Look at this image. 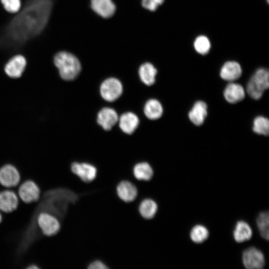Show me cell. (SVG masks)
I'll return each mask as SVG.
<instances>
[{
    "label": "cell",
    "mask_w": 269,
    "mask_h": 269,
    "mask_svg": "<svg viewBox=\"0 0 269 269\" xmlns=\"http://www.w3.org/2000/svg\"><path fill=\"white\" fill-rule=\"evenodd\" d=\"M258 228L261 236L269 240V216L268 212H263L259 214L257 219Z\"/></svg>",
    "instance_id": "obj_25"
},
{
    "label": "cell",
    "mask_w": 269,
    "mask_h": 269,
    "mask_svg": "<svg viewBox=\"0 0 269 269\" xmlns=\"http://www.w3.org/2000/svg\"><path fill=\"white\" fill-rule=\"evenodd\" d=\"M27 65L25 57L21 54L17 53L11 56L5 63L3 71L11 78L20 77L25 71Z\"/></svg>",
    "instance_id": "obj_5"
},
{
    "label": "cell",
    "mask_w": 269,
    "mask_h": 269,
    "mask_svg": "<svg viewBox=\"0 0 269 269\" xmlns=\"http://www.w3.org/2000/svg\"><path fill=\"white\" fill-rule=\"evenodd\" d=\"M138 74L141 81L147 86H151L155 82L157 70L149 62L142 64L138 70Z\"/></svg>",
    "instance_id": "obj_19"
},
{
    "label": "cell",
    "mask_w": 269,
    "mask_h": 269,
    "mask_svg": "<svg viewBox=\"0 0 269 269\" xmlns=\"http://www.w3.org/2000/svg\"><path fill=\"white\" fill-rule=\"evenodd\" d=\"M71 170L84 182L89 183L97 176V168L93 165L85 163L74 162L71 165Z\"/></svg>",
    "instance_id": "obj_9"
},
{
    "label": "cell",
    "mask_w": 269,
    "mask_h": 269,
    "mask_svg": "<svg viewBox=\"0 0 269 269\" xmlns=\"http://www.w3.org/2000/svg\"><path fill=\"white\" fill-rule=\"evenodd\" d=\"M91 7L95 12L104 18L111 17L116 10L112 0H91Z\"/></svg>",
    "instance_id": "obj_18"
},
{
    "label": "cell",
    "mask_w": 269,
    "mask_h": 269,
    "mask_svg": "<svg viewBox=\"0 0 269 269\" xmlns=\"http://www.w3.org/2000/svg\"><path fill=\"white\" fill-rule=\"evenodd\" d=\"M20 181L18 170L11 164H6L0 168V184L6 188L16 186Z\"/></svg>",
    "instance_id": "obj_10"
},
{
    "label": "cell",
    "mask_w": 269,
    "mask_h": 269,
    "mask_svg": "<svg viewBox=\"0 0 269 269\" xmlns=\"http://www.w3.org/2000/svg\"><path fill=\"white\" fill-rule=\"evenodd\" d=\"M269 87V71L265 68H261L256 70L250 79L247 86V92L251 98L258 100Z\"/></svg>",
    "instance_id": "obj_3"
},
{
    "label": "cell",
    "mask_w": 269,
    "mask_h": 269,
    "mask_svg": "<svg viewBox=\"0 0 269 269\" xmlns=\"http://www.w3.org/2000/svg\"><path fill=\"white\" fill-rule=\"evenodd\" d=\"M224 96L227 102L235 104L244 99L245 91L242 85L232 82L226 87Z\"/></svg>",
    "instance_id": "obj_15"
},
{
    "label": "cell",
    "mask_w": 269,
    "mask_h": 269,
    "mask_svg": "<svg viewBox=\"0 0 269 269\" xmlns=\"http://www.w3.org/2000/svg\"><path fill=\"white\" fill-rule=\"evenodd\" d=\"M267 2L269 3V0H266Z\"/></svg>",
    "instance_id": "obj_33"
},
{
    "label": "cell",
    "mask_w": 269,
    "mask_h": 269,
    "mask_svg": "<svg viewBox=\"0 0 269 269\" xmlns=\"http://www.w3.org/2000/svg\"><path fill=\"white\" fill-rule=\"evenodd\" d=\"M2 221V216L0 213V223Z\"/></svg>",
    "instance_id": "obj_32"
},
{
    "label": "cell",
    "mask_w": 269,
    "mask_h": 269,
    "mask_svg": "<svg viewBox=\"0 0 269 269\" xmlns=\"http://www.w3.org/2000/svg\"><path fill=\"white\" fill-rule=\"evenodd\" d=\"M118 120L117 112L111 108H104L98 114L97 123L105 131H110Z\"/></svg>",
    "instance_id": "obj_11"
},
{
    "label": "cell",
    "mask_w": 269,
    "mask_h": 269,
    "mask_svg": "<svg viewBox=\"0 0 269 269\" xmlns=\"http://www.w3.org/2000/svg\"><path fill=\"white\" fill-rule=\"evenodd\" d=\"M27 269H39V268L36 265H31L30 266H29Z\"/></svg>",
    "instance_id": "obj_31"
},
{
    "label": "cell",
    "mask_w": 269,
    "mask_h": 269,
    "mask_svg": "<svg viewBox=\"0 0 269 269\" xmlns=\"http://www.w3.org/2000/svg\"><path fill=\"white\" fill-rule=\"evenodd\" d=\"M144 113L146 117L152 120L160 118L163 113V108L160 103L157 100H148L144 107Z\"/></svg>",
    "instance_id": "obj_21"
},
{
    "label": "cell",
    "mask_w": 269,
    "mask_h": 269,
    "mask_svg": "<svg viewBox=\"0 0 269 269\" xmlns=\"http://www.w3.org/2000/svg\"><path fill=\"white\" fill-rule=\"evenodd\" d=\"M242 260L244 266L248 269H262L265 264L263 254L254 247H250L243 252Z\"/></svg>",
    "instance_id": "obj_7"
},
{
    "label": "cell",
    "mask_w": 269,
    "mask_h": 269,
    "mask_svg": "<svg viewBox=\"0 0 269 269\" xmlns=\"http://www.w3.org/2000/svg\"><path fill=\"white\" fill-rule=\"evenodd\" d=\"M37 224L43 235L52 236L60 229V224L58 219L48 213H41L37 217Z\"/></svg>",
    "instance_id": "obj_6"
},
{
    "label": "cell",
    "mask_w": 269,
    "mask_h": 269,
    "mask_svg": "<svg viewBox=\"0 0 269 269\" xmlns=\"http://www.w3.org/2000/svg\"><path fill=\"white\" fill-rule=\"evenodd\" d=\"M195 51L201 55L208 53L211 48V42L209 38L203 35L197 36L193 43Z\"/></svg>",
    "instance_id": "obj_26"
},
{
    "label": "cell",
    "mask_w": 269,
    "mask_h": 269,
    "mask_svg": "<svg viewBox=\"0 0 269 269\" xmlns=\"http://www.w3.org/2000/svg\"><path fill=\"white\" fill-rule=\"evenodd\" d=\"M253 232L250 225L245 221H238L233 232L234 240L237 243L249 240L252 237Z\"/></svg>",
    "instance_id": "obj_20"
},
{
    "label": "cell",
    "mask_w": 269,
    "mask_h": 269,
    "mask_svg": "<svg viewBox=\"0 0 269 269\" xmlns=\"http://www.w3.org/2000/svg\"><path fill=\"white\" fill-rule=\"evenodd\" d=\"M0 1L4 9L11 14L19 12L22 6L21 0H0Z\"/></svg>",
    "instance_id": "obj_28"
},
{
    "label": "cell",
    "mask_w": 269,
    "mask_h": 269,
    "mask_svg": "<svg viewBox=\"0 0 269 269\" xmlns=\"http://www.w3.org/2000/svg\"><path fill=\"white\" fill-rule=\"evenodd\" d=\"M89 269H107L109 268L102 261H95L88 266Z\"/></svg>",
    "instance_id": "obj_30"
},
{
    "label": "cell",
    "mask_w": 269,
    "mask_h": 269,
    "mask_svg": "<svg viewBox=\"0 0 269 269\" xmlns=\"http://www.w3.org/2000/svg\"><path fill=\"white\" fill-rule=\"evenodd\" d=\"M119 127L125 133L132 134L139 124L138 117L134 113L127 112L122 114L119 119Z\"/></svg>",
    "instance_id": "obj_16"
},
{
    "label": "cell",
    "mask_w": 269,
    "mask_h": 269,
    "mask_svg": "<svg viewBox=\"0 0 269 269\" xmlns=\"http://www.w3.org/2000/svg\"><path fill=\"white\" fill-rule=\"evenodd\" d=\"M209 235V231L205 226L196 225L192 228L190 237L193 242L199 244L204 242L208 238Z\"/></svg>",
    "instance_id": "obj_24"
},
{
    "label": "cell",
    "mask_w": 269,
    "mask_h": 269,
    "mask_svg": "<svg viewBox=\"0 0 269 269\" xmlns=\"http://www.w3.org/2000/svg\"><path fill=\"white\" fill-rule=\"evenodd\" d=\"M242 73L240 64L234 61L225 62L221 68L220 75L224 80L232 82L239 79Z\"/></svg>",
    "instance_id": "obj_12"
},
{
    "label": "cell",
    "mask_w": 269,
    "mask_h": 269,
    "mask_svg": "<svg viewBox=\"0 0 269 269\" xmlns=\"http://www.w3.org/2000/svg\"><path fill=\"white\" fill-rule=\"evenodd\" d=\"M53 62L61 78L66 81L75 79L81 70L80 62L77 57L66 50L56 53Z\"/></svg>",
    "instance_id": "obj_2"
},
{
    "label": "cell",
    "mask_w": 269,
    "mask_h": 269,
    "mask_svg": "<svg viewBox=\"0 0 269 269\" xmlns=\"http://www.w3.org/2000/svg\"><path fill=\"white\" fill-rule=\"evenodd\" d=\"M100 92L102 97L105 101L112 102L117 100L122 94L123 86L118 79L109 78L101 84Z\"/></svg>",
    "instance_id": "obj_4"
},
{
    "label": "cell",
    "mask_w": 269,
    "mask_h": 269,
    "mask_svg": "<svg viewBox=\"0 0 269 269\" xmlns=\"http://www.w3.org/2000/svg\"><path fill=\"white\" fill-rule=\"evenodd\" d=\"M53 0H25L19 12L0 30V47L11 56L24 43L38 35L49 19Z\"/></svg>",
    "instance_id": "obj_1"
},
{
    "label": "cell",
    "mask_w": 269,
    "mask_h": 269,
    "mask_svg": "<svg viewBox=\"0 0 269 269\" xmlns=\"http://www.w3.org/2000/svg\"><path fill=\"white\" fill-rule=\"evenodd\" d=\"M18 193L20 198L24 203L29 204L38 200L40 190L34 181L28 180L20 185Z\"/></svg>",
    "instance_id": "obj_8"
},
{
    "label": "cell",
    "mask_w": 269,
    "mask_h": 269,
    "mask_svg": "<svg viewBox=\"0 0 269 269\" xmlns=\"http://www.w3.org/2000/svg\"><path fill=\"white\" fill-rule=\"evenodd\" d=\"M135 178L138 180L149 181L153 175L151 166L147 162H142L136 164L133 169Z\"/></svg>",
    "instance_id": "obj_22"
},
{
    "label": "cell",
    "mask_w": 269,
    "mask_h": 269,
    "mask_svg": "<svg viewBox=\"0 0 269 269\" xmlns=\"http://www.w3.org/2000/svg\"><path fill=\"white\" fill-rule=\"evenodd\" d=\"M116 190L119 197L125 202L134 201L137 195L136 187L129 181H121L117 185Z\"/></svg>",
    "instance_id": "obj_14"
},
{
    "label": "cell",
    "mask_w": 269,
    "mask_h": 269,
    "mask_svg": "<svg viewBox=\"0 0 269 269\" xmlns=\"http://www.w3.org/2000/svg\"><path fill=\"white\" fill-rule=\"evenodd\" d=\"M157 204L151 199L143 200L139 205L138 211L140 215L145 219L153 218L157 211Z\"/></svg>",
    "instance_id": "obj_23"
},
{
    "label": "cell",
    "mask_w": 269,
    "mask_h": 269,
    "mask_svg": "<svg viewBox=\"0 0 269 269\" xmlns=\"http://www.w3.org/2000/svg\"><path fill=\"white\" fill-rule=\"evenodd\" d=\"M18 205V199L16 194L10 190L0 192V210L9 213L15 210Z\"/></svg>",
    "instance_id": "obj_13"
},
{
    "label": "cell",
    "mask_w": 269,
    "mask_h": 269,
    "mask_svg": "<svg viewBox=\"0 0 269 269\" xmlns=\"http://www.w3.org/2000/svg\"><path fill=\"white\" fill-rule=\"evenodd\" d=\"M207 115L206 104L201 101L196 102L188 114L191 122L196 126H200L204 122Z\"/></svg>",
    "instance_id": "obj_17"
},
{
    "label": "cell",
    "mask_w": 269,
    "mask_h": 269,
    "mask_svg": "<svg viewBox=\"0 0 269 269\" xmlns=\"http://www.w3.org/2000/svg\"><path fill=\"white\" fill-rule=\"evenodd\" d=\"M253 131L257 134L267 135L269 133V120L263 116L257 117L254 120Z\"/></svg>",
    "instance_id": "obj_27"
},
{
    "label": "cell",
    "mask_w": 269,
    "mask_h": 269,
    "mask_svg": "<svg viewBox=\"0 0 269 269\" xmlns=\"http://www.w3.org/2000/svg\"><path fill=\"white\" fill-rule=\"evenodd\" d=\"M164 0H142V5L145 8L150 10L155 11L159 6L161 5Z\"/></svg>",
    "instance_id": "obj_29"
}]
</instances>
